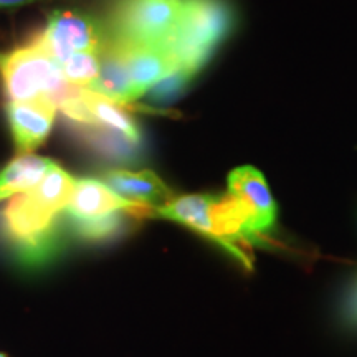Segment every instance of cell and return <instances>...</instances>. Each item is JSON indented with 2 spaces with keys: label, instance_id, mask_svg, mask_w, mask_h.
I'll list each match as a JSON object with an SVG mask.
<instances>
[{
  "label": "cell",
  "instance_id": "52a82bcc",
  "mask_svg": "<svg viewBox=\"0 0 357 357\" xmlns=\"http://www.w3.org/2000/svg\"><path fill=\"white\" fill-rule=\"evenodd\" d=\"M65 212L71 220H91L114 212H128L136 218L153 217L154 208L119 197L96 178H78Z\"/></svg>",
  "mask_w": 357,
  "mask_h": 357
},
{
  "label": "cell",
  "instance_id": "7402d4cb",
  "mask_svg": "<svg viewBox=\"0 0 357 357\" xmlns=\"http://www.w3.org/2000/svg\"><path fill=\"white\" fill-rule=\"evenodd\" d=\"M0 357H6V356H3V354H0Z\"/></svg>",
  "mask_w": 357,
  "mask_h": 357
},
{
  "label": "cell",
  "instance_id": "30bf717a",
  "mask_svg": "<svg viewBox=\"0 0 357 357\" xmlns=\"http://www.w3.org/2000/svg\"><path fill=\"white\" fill-rule=\"evenodd\" d=\"M119 45L123 47L129 78H131L132 101L144 96L155 83L177 68L176 60L167 47H141V45H128L123 42H119Z\"/></svg>",
  "mask_w": 357,
  "mask_h": 357
},
{
  "label": "cell",
  "instance_id": "5bb4252c",
  "mask_svg": "<svg viewBox=\"0 0 357 357\" xmlns=\"http://www.w3.org/2000/svg\"><path fill=\"white\" fill-rule=\"evenodd\" d=\"M75 181L77 178L71 177L68 172L53 162L42 181L33 189L26 190V194L45 211L60 215L66 211V205L70 202L71 192H73L75 187Z\"/></svg>",
  "mask_w": 357,
  "mask_h": 357
},
{
  "label": "cell",
  "instance_id": "7c38bea8",
  "mask_svg": "<svg viewBox=\"0 0 357 357\" xmlns=\"http://www.w3.org/2000/svg\"><path fill=\"white\" fill-rule=\"evenodd\" d=\"M101 182L119 197L151 208H158L174 199L166 182L151 171H109L101 177Z\"/></svg>",
  "mask_w": 357,
  "mask_h": 357
},
{
  "label": "cell",
  "instance_id": "9a60e30c",
  "mask_svg": "<svg viewBox=\"0 0 357 357\" xmlns=\"http://www.w3.org/2000/svg\"><path fill=\"white\" fill-rule=\"evenodd\" d=\"M82 139L98 151V153L113 159H132L139 149V142H134L123 132L116 131L113 128L102 126V124H78L73 123Z\"/></svg>",
  "mask_w": 357,
  "mask_h": 357
},
{
  "label": "cell",
  "instance_id": "7a4b0ae2",
  "mask_svg": "<svg viewBox=\"0 0 357 357\" xmlns=\"http://www.w3.org/2000/svg\"><path fill=\"white\" fill-rule=\"evenodd\" d=\"M234 24V10L227 0H182L181 22L167 45L177 68L197 75L229 37Z\"/></svg>",
  "mask_w": 357,
  "mask_h": 357
},
{
  "label": "cell",
  "instance_id": "277c9868",
  "mask_svg": "<svg viewBox=\"0 0 357 357\" xmlns=\"http://www.w3.org/2000/svg\"><path fill=\"white\" fill-rule=\"evenodd\" d=\"M0 230L12 252L25 265H42L60 247L58 215L35 204L26 192L8 200Z\"/></svg>",
  "mask_w": 357,
  "mask_h": 357
},
{
  "label": "cell",
  "instance_id": "d6986e66",
  "mask_svg": "<svg viewBox=\"0 0 357 357\" xmlns=\"http://www.w3.org/2000/svg\"><path fill=\"white\" fill-rule=\"evenodd\" d=\"M195 75H192L190 71L184 68H176L172 70L171 73L166 75L160 82L154 84L149 91L146 93L147 100H149L151 105L155 106H166L171 105L177 100L182 93L185 91L187 84L192 82Z\"/></svg>",
  "mask_w": 357,
  "mask_h": 357
},
{
  "label": "cell",
  "instance_id": "44dd1931",
  "mask_svg": "<svg viewBox=\"0 0 357 357\" xmlns=\"http://www.w3.org/2000/svg\"><path fill=\"white\" fill-rule=\"evenodd\" d=\"M35 2V0H0V7H15V6H24V3Z\"/></svg>",
  "mask_w": 357,
  "mask_h": 357
},
{
  "label": "cell",
  "instance_id": "3957f363",
  "mask_svg": "<svg viewBox=\"0 0 357 357\" xmlns=\"http://www.w3.org/2000/svg\"><path fill=\"white\" fill-rule=\"evenodd\" d=\"M0 75L10 101L45 96L50 98L58 108V105L77 88L66 82L60 65L45 48L38 35L24 47L0 55Z\"/></svg>",
  "mask_w": 357,
  "mask_h": 357
},
{
  "label": "cell",
  "instance_id": "5b68a950",
  "mask_svg": "<svg viewBox=\"0 0 357 357\" xmlns=\"http://www.w3.org/2000/svg\"><path fill=\"white\" fill-rule=\"evenodd\" d=\"M181 15L182 0H114L108 35L128 45L167 47Z\"/></svg>",
  "mask_w": 357,
  "mask_h": 357
},
{
  "label": "cell",
  "instance_id": "e0dca14e",
  "mask_svg": "<svg viewBox=\"0 0 357 357\" xmlns=\"http://www.w3.org/2000/svg\"><path fill=\"white\" fill-rule=\"evenodd\" d=\"M131 218H136L128 212H114L105 217L91 218V220H71L75 234L79 238L91 240V242H102V240L114 238L123 234Z\"/></svg>",
  "mask_w": 357,
  "mask_h": 357
},
{
  "label": "cell",
  "instance_id": "8992f818",
  "mask_svg": "<svg viewBox=\"0 0 357 357\" xmlns=\"http://www.w3.org/2000/svg\"><path fill=\"white\" fill-rule=\"evenodd\" d=\"M37 35L58 65L63 63L73 53L100 52L106 40V35L95 19L71 10L53 12L47 29Z\"/></svg>",
  "mask_w": 357,
  "mask_h": 357
},
{
  "label": "cell",
  "instance_id": "2e32d148",
  "mask_svg": "<svg viewBox=\"0 0 357 357\" xmlns=\"http://www.w3.org/2000/svg\"><path fill=\"white\" fill-rule=\"evenodd\" d=\"M83 100L86 102L88 109L91 111L93 118H95L98 124L113 128L116 131L123 132L131 141L139 142L141 144L142 137L139 128H137L132 116H129L124 111V106L108 100V98L98 95V93L91 91L88 88H83Z\"/></svg>",
  "mask_w": 357,
  "mask_h": 357
},
{
  "label": "cell",
  "instance_id": "ffe728a7",
  "mask_svg": "<svg viewBox=\"0 0 357 357\" xmlns=\"http://www.w3.org/2000/svg\"><path fill=\"white\" fill-rule=\"evenodd\" d=\"M342 321L352 329H357V276L347 287L341 305Z\"/></svg>",
  "mask_w": 357,
  "mask_h": 357
},
{
  "label": "cell",
  "instance_id": "4fadbf2b",
  "mask_svg": "<svg viewBox=\"0 0 357 357\" xmlns=\"http://www.w3.org/2000/svg\"><path fill=\"white\" fill-rule=\"evenodd\" d=\"M52 160L32 154H20L0 172V200L33 189L52 167Z\"/></svg>",
  "mask_w": 357,
  "mask_h": 357
},
{
  "label": "cell",
  "instance_id": "ac0fdd59",
  "mask_svg": "<svg viewBox=\"0 0 357 357\" xmlns=\"http://www.w3.org/2000/svg\"><path fill=\"white\" fill-rule=\"evenodd\" d=\"M66 82L73 86L86 88L95 82L100 71V55L98 52H78L66 58L60 65Z\"/></svg>",
  "mask_w": 357,
  "mask_h": 357
},
{
  "label": "cell",
  "instance_id": "ba28073f",
  "mask_svg": "<svg viewBox=\"0 0 357 357\" xmlns=\"http://www.w3.org/2000/svg\"><path fill=\"white\" fill-rule=\"evenodd\" d=\"M56 109L55 102L45 96L8 102L7 118L19 155L32 154L43 144L55 123Z\"/></svg>",
  "mask_w": 357,
  "mask_h": 357
},
{
  "label": "cell",
  "instance_id": "8fae6325",
  "mask_svg": "<svg viewBox=\"0 0 357 357\" xmlns=\"http://www.w3.org/2000/svg\"><path fill=\"white\" fill-rule=\"evenodd\" d=\"M98 55H100V71H98L95 82L88 84L86 88L126 108L132 100L131 78H129L123 47L109 35H106L105 43Z\"/></svg>",
  "mask_w": 357,
  "mask_h": 357
},
{
  "label": "cell",
  "instance_id": "6da1fadb",
  "mask_svg": "<svg viewBox=\"0 0 357 357\" xmlns=\"http://www.w3.org/2000/svg\"><path fill=\"white\" fill-rule=\"evenodd\" d=\"M153 217L167 218L189 227L220 245L247 268L253 265L250 250L257 245H265L263 236L253 229L248 208L230 194L220 197L194 194L172 199L154 208Z\"/></svg>",
  "mask_w": 357,
  "mask_h": 357
},
{
  "label": "cell",
  "instance_id": "9c48e42d",
  "mask_svg": "<svg viewBox=\"0 0 357 357\" xmlns=\"http://www.w3.org/2000/svg\"><path fill=\"white\" fill-rule=\"evenodd\" d=\"M229 194L238 199L252 215L253 229L265 236L276 222V205L266 178L257 167L243 166L229 174Z\"/></svg>",
  "mask_w": 357,
  "mask_h": 357
}]
</instances>
